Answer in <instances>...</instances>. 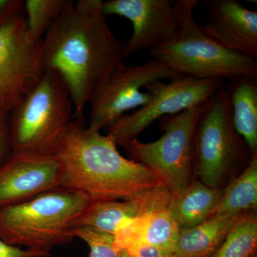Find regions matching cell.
<instances>
[{
  "instance_id": "cell-1",
  "label": "cell",
  "mask_w": 257,
  "mask_h": 257,
  "mask_svg": "<svg viewBox=\"0 0 257 257\" xmlns=\"http://www.w3.org/2000/svg\"><path fill=\"white\" fill-rule=\"evenodd\" d=\"M101 0H67L42 40L43 72L63 79L74 104V117L84 116L98 87L124 64L122 43L114 37Z\"/></svg>"
},
{
  "instance_id": "cell-2",
  "label": "cell",
  "mask_w": 257,
  "mask_h": 257,
  "mask_svg": "<svg viewBox=\"0 0 257 257\" xmlns=\"http://www.w3.org/2000/svg\"><path fill=\"white\" fill-rule=\"evenodd\" d=\"M117 145L91 130L84 116L74 117L55 155L64 169V188L92 201L131 200L165 185L150 169L120 155Z\"/></svg>"
},
{
  "instance_id": "cell-3",
  "label": "cell",
  "mask_w": 257,
  "mask_h": 257,
  "mask_svg": "<svg viewBox=\"0 0 257 257\" xmlns=\"http://www.w3.org/2000/svg\"><path fill=\"white\" fill-rule=\"evenodd\" d=\"M197 0H177L175 8L178 29L170 40L152 48V60L159 61L180 76L203 79L257 77V60L224 48L194 20Z\"/></svg>"
},
{
  "instance_id": "cell-4",
  "label": "cell",
  "mask_w": 257,
  "mask_h": 257,
  "mask_svg": "<svg viewBox=\"0 0 257 257\" xmlns=\"http://www.w3.org/2000/svg\"><path fill=\"white\" fill-rule=\"evenodd\" d=\"M92 201L84 193L62 187L0 207V239L13 246L50 253L55 246L72 241L74 222Z\"/></svg>"
},
{
  "instance_id": "cell-5",
  "label": "cell",
  "mask_w": 257,
  "mask_h": 257,
  "mask_svg": "<svg viewBox=\"0 0 257 257\" xmlns=\"http://www.w3.org/2000/svg\"><path fill=\"white\" fill-rule=\"evenodd\" d=\"M74 104L63 79L45 71L10 113L13 154L55 155L74 118Z\"/></svg>"
},
{
  "instance_id": "cell-6",
  "label": "cell",
  "mask_w": 257,
  "mask_h": 257,
  "mask_svg": "<svg viewBox=\"0 0 257 257\" xmlns=\"http://www.w3.org/2000/svg\"><path fill=\"white\" fill-rule=\"evenodd\" d=\"M206 104L162 117L165 133L156 141L143 143L135 139L120 146L132 160L155 172L172 193L179 192L191 183L194 135Z\"/></svg>"
},
{
  "instance_id": "cell-7",
  "label": "cell",
  "mask_w": 257,
  "mask_h": 257,
  "mask_svg": "<svg viewBox=\"0 0 257 257\" xmlns=\"http://www.w3.org/2000/svg\"><path fill=\"white\" fill-rule=\"evenodd\" d=\"M243 158V143L233 125L229 92L222 84L208 99L198 121L193 162L201 182L219 188L225 176Z\"/></svg>"
},
{
  "instance_id": "cell-8",
  "label": "cell",
  "mask_w": 257,
  "mask_h": 257,
  "mask_svg": "<svg viewBox=\"0 0 257 257\" xmlns=\"http://www.w3.org/2000/svg\"><path fill=\"white\" fill-rule=\"evenodd\" d=\"M222 83L221 79L186 76L167 83L162 80L149 83L145 88L151 94L150 101L138 110L123 115L108 126L107 135L117 145L135 140L156 120L204 104Z\"/></svg>"
},
{
  "instance_id": "cell-9",
  "label": "cell",
  "mask_w": 257,
  "mask_h": 257,
  "mask_svg": "<svg viewBox=\"0 0 257 257\" xmlns=\"http://www.w3.org/2000/svg\"><path fill=\"white\" fill-rule=\"evenodd\" d=\"M181 77L184 76L172 72L155 60L140 66L123 64L98 87L89 101L88 127L100 131L110 126L126 111L146 105L152 95L141 89L149 83Z\"/></svg>"
},
{
  "instance_id": "cell-10",
  "label": "cell",
  "mask_w": 257,
  "mask_h": 257,
  "mask_svg": "<svg viewBox=\"0 0 257 257\" xmlns=\"http://www.w3.org/2000/svg\"><path fill=\"white\" fill-rule=\"evenodd\" d=\"M42 40L29 36L24 14L0 28V108L8 114L44 73Z\"/></svg>"
},
{
  "instance_id": "cell-11",
  "label": "cell",
  "mask_w": 257,
  "mask_h": 257,
  "mask_svg": "<svg viewBox=\"0 0 257 257\" xmlns=\"http://www.w3.org/2000/svg\"><path fill=\"white\" fill-rule=\"evenodd\" d=\"M101 10L104 16L119 15L133 24V35L122 45L124 59L165 43L178 29L175 2L170 0H108Z\"/></svg>"
},
{
  "instance_id": "cell-12",
  "label": "cell",
  "mask_w": 257,
  "mask_h": 257,
  "mask_svg": "<svg viewBox=\"0 0 257 257\" xmlns=\"http://www.w3.org/2000/svg\"><path fill=\"white\" fill-rule=\"evenodd\" d=\"M64 169L56 155L12 154L0 166V207L62 188Z\"/></svg>"
},
{
  "instance_id": "cell-13",
  "label": "cell",
  "mask_w": 257,
  "mask_h": 257,
  "mask_svg": "<svg viewBox=\"0 0 257 257\" xmlns=\"http://www.w3.org/2000/svg\"><path fill=\"white\" fill-rule=\"evenodd\" d=\"M203 30L224 48L257 60V13L237 0L209 2Z\"/></svg>"
},
{
  "instance_id": "cell-14",
  "label": "cell",
  "mask_w": 257,
  "mask_h": 257,
  "mask_svg": "<svg viewBox=\"0 0 257 257\" xmlns=\"http://www.w3.org/2000/svg\"><path fill=\"white\" fill-rule=\"evenodd\" d=\"M172 192L165 185L131 200L92 201L74 222V226H89L114 234L121 223L138 217L170 202Z\"/></svg>"
},
{
  "instance_id": "cell-15",
  "label": "cell",
  "mask_w": 257,
  "mask_h": 257,
  "mask_svg": "<svg viewBox=\"0 0 257 257\" xmlns=\"http://www.w3.org/2000/svg\"><path fill=\"white\" fill-rule=\"evenodd\" d=\"M242 214H216L194 227L181 229L175 257H210Z\"/></svg>"
},
{
  "instance_id": "cell-16",
  "label": "cell",
  "mask_w": 257,
  "mask_h": 257,
  "mask_svg": "<svg viewBox=\"0 0 257 257\" xmlns=\"http://www.w3.org/2000/svg\"><path fill=\"white\" fill-rule=\"evenodd\" d=\"M223 194L224 189L212 188L197 181L172 193L167 209L180 229H189L202 224L211 216Z\"/></svg>"
},
{
  "instance_id": "cell-17",
  "label": "cell",
  "mask_w": 257,
  "mask_h": 257,
  "mask_svg": "<svg viewBox=\"0 0 257 257\" xmlns=\"http://www.w3.org/2000/svg\"><path fill=\"white\" fill-rule=\"evenodd\" d=\"M257 77H244L231 81L229 87L233 125L242 137L248 150H257Z\"/></svg>"
},
{
  "instance_id": "cell-18",
  "label": "cell",
  "mask_w": 257,
  "mask_h": 257,
  "mask_svg": "<svg viewBox=\"0 0 257 257\" xmlns=\"http://www.w3.org/2000/svg\"><path fill=\"white\" fill-rule=\"evenodd\" d=\"M167 206H161L134 218L130 224L133 239L130 247L138 243H148L174 255L181 229Z\"/></svg>"
},
{
  "instance_id": "cell-19",
  "label": "cell",
  "mask_w": 257,
  "mask_h": 257,
  "mask_svg": "<svg viewBox=\"0 0 257 257\" xmlns=\"http://www.w3.org/2000/svg\"><path fill=\"white\" fill-rule=\"evenodd\" d=\"M257 207V156L252 155L239 177L224 189L222 197L211 212L216 214L243 213Z\"/></svg>"
},
{
  "instance_id": "cell-20",
  "label": "cell",
  "mask_w": 257,
  "mask_h": 257,
  "mask_svg": "<svg viewBox=\"0 0 257 257\" xmlns=\"http://www.w3.org/2000/svg\"><path fill=\"white\" fill-rule=\"evenodd\" d=\"M256 246V216L243 214L210 257H251Z\"/></svg>"
},
{
  "instance_id": "cell-21",
  "label": "cell",
  "mask_w": 257,
  "mask_h": 257,
  "mask_svg": "<svg viewBox=\"0 0 257 257\" xmlns=\"http://www.w3.org/2000/svg\"><path fill=\"white\" fill-rule=\"evenodd\" d=\"M67 0H27V30L33 41L40 42L42 36L58 18Z\"/></svg>"
},
{
  "instance_id": "cell-22",
  "label": "cell",
  "mask_w": 257,
  "mask_h": 257,
  "mask_svg": "<svg viewBox=\"0 0 257 257\" xmlns=\"http://www.w3.org/2000/svg\"><path fill=\"white\" fill-rule=\"evenodd\" d=\"M72 234L87 243L90 257H122L124 253L115 242L114 234L84 226H74Z\"/></svg>"
},
{
  "instance_id": "cell-23",
  "label": "cell",
  "mask_w": 257,
  "mask_h": 257,
  "mask_svg": "<svg viewBox=\"0 0 257 257\" xmlns=\"http://www.w3.org/2000/svg\"><path fill=\"white\" fill-rule=\"evenodd\" d=\"M12 154L10 114L0 108V166L10 158Z\"/></svg>"
},
{
  "instance_id": "cell-24",
  "label": "cell",
  "mask_w": 257,
  "mask_h": 257,
  "mask_svg": "<svg viewBox=\"0 0 257 257\" xmlns=\"http://www.w3.org/2000/svg\"><path fill=\"white\" fill-rule=\"evenodd\" d=\"M25 1L0 0V28L12 20L23 14Z\"/></svg>"
},
{
  "instance_id": "cell-25",
  "label": "cell",
  "mask_w": 257,
  "mask_h": 257,
  "mask_svg": "<svg viewBox=\"0 0 257 257\" xmlns=\"http://www.w3.org/2000/svg\"><path fill=\"white\" fill-rule=\"evenodd\" d=\"M125 251L128 254L138 257H175L169 251L145 243H138Z\"/></svg>"
},
{
  "instance_id": "cell-26",
  "label": "cell",
  "mask_w": 257,
  "mask_h": 257,
  "mask_svg": "<svg viewBox=\"0 0 257 257\" xmlns=\"http://www.w3.org/2000/svg\"><path fill=\"white\" fill-rule=\"evenodd\" d=\"M50 253L39 252L30 249H23L13 246L0 239V257H47Z\"/></svg>"
},
{
  "instance_id": "cell-27",
  "label": "cell",
  "mask_w": 257,
  "mask_h": 257,
  "mask_svg": "<svg viewBox=\"0 0 257 257\" xmlns=\"http://www.w3.org/2000/svg\"><path fill=\"white\" fill-rule=\"evenodd\" d=\"M122 257H138V256H133V255L128 254V253H126V251H124V254H123Z\"/></svg>"
},
{
  "instance_id": "cell-28",
  "label": "cell",
  "mask_w": 257,
  "mask_h": 257,
  "mask_svg": "<svg viewBox=\"0 0 257 257\" xmlns=\"http://www.w3.org/2000/svg\"><path fill=\"white\" fill-rule=\"evenodd\" d=\"M251 257H256V256H253H253H251Z\"/></svg>"
}]
</instances>
